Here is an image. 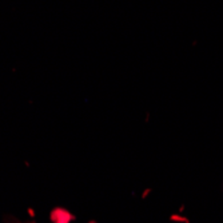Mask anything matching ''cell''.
<instances>
[{"instance_id":"1","label":"cell","mask_w":223,"mask_h":223,"mask_svg":"<svg viewBox=\"0 0 223 223\" xmlns=\"http://www.w3.org/2000/svg\"><path fill=\"white\" fill-rule=\"evenodd\" d=\"M170 221H173V222H183V223H190V221H188L187 218L180 217V215H177V214L171 215V217H170Z\"/></svg>"},{"instance_id":"2","label":"cell","mask_w":223,"mask_h":223,"mask_svg":"<svg viewBox=\"0 0 223 223\" xmlns=\"http://www.w3.org/2000/svg\"><path fill=\"white\" fill-rule=\"evenodd\" d=\"M184 210V204H182L180 207H179V211H183Z\"/></svg>"}]
</instances>
